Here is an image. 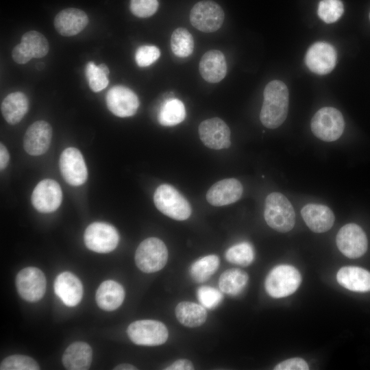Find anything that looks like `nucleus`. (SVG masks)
<instances>
[{
	"label": "nucleus",
	"instance_id": "obj_21",
	"mask_svg": "<svg viewBox=\"0 0 370 370\" xmlns=\"http://www.w3.org/2000/svg\"><path fill=\"white\" fill-rule=\"evenodd\" d=\"M87 14L77 8H66L60 11L54 19V27L64 36H72L81 32L87 25Z\"/></svg>",
	"mask_w": 370,
	"mask_h": 370
},
{
	"label": "nucleus",
	"instance_id": "obj_18",
	"mask_svg": "<svg viewBox=\"0 0 370 370\" xmlns=\"http://www.w3.org/2000/svg\"><path fill=\"white\" fill-rule=\"evenodd\" d=\"M243 188L236 179L227 178L214 184L206 193L208 202L214 206H223L237 201L242 196Z\"/></svg>",
	"mask_w": 370,
	"mask_h": 370
},
{
	"label": "nucleus",
	"instance_id": "obj_14",
	"mask_svg": "<svg viewBox=\"0 0 370 370\" xmlns=\"http://www.w3.org/2000/svg\"><path fill=\"white\" fill-rule=\"evenodd\" d=\"M62 199V189L53 180L45 179L34 188L31 201L34 207L39 212L49 213L56 210Z\"/></svg>",
	"mask_w": 370,
	"mask_h": 370
},
{
	"label": "nucleus",
	"instance_id": "obj_3",
	"mask_svg": "<svg viewBox=\"0 0 370 370\" xmlns=\"http://www.w3.org/2000/svg\"><path fill=\"white\" fill-rule=\"evenodd\" d=\"M153 201L159 211L173 219L184 221L191 214L187 199L170 184H161L156 188Z\"/></svg>",
	"mask_w": 370,
	"mask_h": 370
},
{
	"label": "nucleus",
	"instance_id": "obj_2",
	"mask_svg": "<svg viewBox=\"0 0 370 370\" xmlns=\"http://www.w3.org/2000/svg\"><path fill=\"white\" fill-rule=\"evenodd\" d=\"M264 217L269 227L282 233L291 230L295 223V214L292 204L283 194L278 192L267 195Z\"/></svg>",
	"mask_w": 370,
	"mask_h": 370
},
{
	"label": "nucleus",
	"instance_id": "obj_34",
	"mask_svg": "<svg viewBox=\"0 0 370 370\" xmlns=\"http://www.w3.org/2000/svg\"><path fill=\"white\" fill-rule=\"evenodd\" d=\"M225 256L229 262L246 267L252 262L254 251L250 243L242 242L230 247Z\"/></svg>",
	"mask_w": 370,
	"mask_h": 370
},
{
	"label": "nucleus",
	"instance_id": "obj_13",
	"mask_svg": "<svg viewBox=\"0 0 370 370\" xmlns=\"http://www.w3.org/2000/svg\"><path fill=\"white\" fill-rule=\"evenodd\" d=\"M337 54L334 47L325 42H317L311 45L305 56V63L313 73L325 75L330 73L336 66Z\"/></svg>",
	"mask_w": 370,
	"mask_h": 370
},
{
	"label": "nucleus",
	"instance_id": "obj_25",
	"mask_svg": "<svg viewBox=\"0 0 370 370\" xmlns=\"http://www.w3.org/2000/svg\"><path fill=\"white\" fill-rule=\"evenodd\" d=\"M95 298L99 308L112 311L122 304L125 298V291L118 282L106 280L99 286Z\"/></svg>",
	"mask_w": 370,
	"mask_h": 370
},
{
	"label": "nucleus",
	"instance_id": "obj_7",
	"mask_svg": "<svg viewBox=\"0 0 370 370\" xmlns=\"http://www.w3.org/2000/svg\"><path fill=\"white\" fill-rule=\"evenodd\" d=\"M127 332L131 341L138 345H160L164 344L169 336L168 330L163 323L151 319L132 323Z\"/></svg>",
	"mask_w": 370,
	"mask_h": 370
},
{
	"label": "nucleus",
	"instance_id": "obj_19",
	"mask_svg": "<svg viewBox=\"0 0 370 370\" xmlns=\"http://www.w3.org/2000/svg\"><path fill=\"white\" fill-rule=\"evenodd\" d=\"M56 294L67 306L77 305L83 295V286L79 278L70 272L59 274L54 282Z\"/></svg>",
	"mask_w": 370,
	"mask_h": 370
},
{
	"label": "nucleus",
	"instance_id": "obj_16",
	"mask_svg": "<svg viewBox=\"0 0 370 370\" xmlns=\"http://www.w3.org/2000/svg\"><path fill=\"white\" fill-rule=\"evenodd\" d=\"M106 105L109 110L119 117L132 116L136 114L139 100L137 95L130 88L115 86L106 94Z\"/></svg>",
	"mask_w": 370,
	"mask_h": 370
},
{
	"label": "nucleus",
	"instance_id": "obj_33",
	"mask_svg": "<svg viewBox=\"0 0 370 370\" xmlns=\"http://www.w3.org/2000/svg\"><path fill=\"white\" fill-rule=\"evenodd\" d=\"M21 42L29 50L33 58H40L49 51V43L46 38L40 32L34 30L24 34Z\"/></svg>",
	"mask_w": 370,
	"mask_h": 370
},
{
	"label": "nucleus",
	"instance_id": "obj_38",
	"mask_svg": "<svg viewBox=\"0 0 370 370\" xmlns=\"http://www.w3.org/2000/svg\"><path fill=\"white\" fill-rule=\"evenodd\" d=\"M158 8V0H130V10L134 15L138 17L151 16L156 13Z\"/></svg>",
	"mask_w": 370,
	"mask_h": 370
},
{
	"label": "nucleus",
	"instance_id": "obj_45",
	"mask_svg": "<svg viewBox=\"0 0 370 370\" xmlns=\"http://www.w3.org/2000/svg\"><path fill=\"white\" fill-rule=\"evenodd\" d=\"M369 20H370V12H369Z\"/></svg>",
	"mask_w": 370,
	"mask_h": 370
},
{
	"label": "nucleus",
	"instance_id": "obj_36",
	"mask_svg": "<svg viewBox=\"0 0 370 370\" xmlns=\"http://www.w3.org/2000/svg\"><path fill=\"white\" fill-rule=\"evenodd\" d=\"M39 365L35 360L27 356H10L1 362V370H38Z\"/></svg>",
	"mask_w": 370,
	"mask_h": 370
},
{
	"label": "nucleus",
	"instance_id": "obj_9",
	"mask_svg": "<svg viewBox=\"0 0 370 370\" xmlns=\"http://www.w3.org/2000/svg\"><path fill=\"white\" fill-rule=\"evenodd\" d=\"M119 241L116 228L106 223L95 222L89 225L84 232L86 247L95 252L108 253L114 250Z\"/></svg>",
	"mask_w": 370,
	"mask_h": 370
},
{
	"label": "nucleus",
	"instance_id": "obj_31",
	"mask_svg": "<svg viewBox=\"0 0 370 370\" xmlns=\"http://www.w3.org/2000/svg\"><path fill=\"white\" fill-rule=\"evenodd\" d=\"M171 48L178 57L189 56L194 49V40L191 34L183 27L175 29L171 37Z\"/></svg>",
	"mask_w": 370,
	"mask_h": 370
},
{
	"label": "nucleus",
	"instance_id": "obj_15",
	"mask_svg": "<svg viewBox=\"0 0 370 370\" xmlns=\"http://www.w3.org/2000/svg\"><path fill=\"white\" fill-rule=\"evenodd\" d=\"M198 132L201 140L208 148L227 149L231 145L230 128L220 118L214 117L202 121Z\"/></svg>",
	"mask_w": 370,
	"mask_h": 370
},
{
	"label": "nucleus",
	"instance_id": "obj_30",
	"mask_svg": "<svg viewBox=\"0 0 370 370\" xmlns=\"http://www.w3.org/2000/svg\"><path fill=\"white\" fill-rule=\"evenodd\" d=\"M219 258L216 255H208L194 262L190 267L192 279L201 283L208 280L217 270Z\"/></svg>",
	"mask_w": 370,
	"mask_h": 370
},
{
	"label": "nucleus",
	"instance_id": "obj_40",
	"mask_svg": "<svg viewBox=\"0 0 370 370\" xmlns=\"http://www.w3.org/2000/svg\"><path fill=\"white\" fill-rule=\"evenodd\" d=\"M275 370H308L307 362L301 358H292L278 364Z\"/></svg>",
	"mask_w": 370,
	"mask_h": 370
},
{
	"label": "nucleus",
	"instance_id": "obj_23",
	"mask_svg": "<svg viewBox=\"0 0 370 370\" xmlns=\"http://www.w3.org/2000/svg\"><path fill=\"white\" fill-rule=\"evenodd\" d=\"M337 282L344 288L354 292L370 291V272L358 267L341 268L336 275Z\"/></svg>",
	"mask_w": 370,
	"mask_h": 370
},
{
	"label": "nucleus",
	"instance_id": "obj_8",
	"mask_svg": "<svg viewBox=\"0 0 370 370\" xmlns=\"http://www.w3.org/2000/svg\"><path fill=\"white\" fill-rule=\"evenodd\" d=\"M224 20V12L216 2L204 0L197 2L190 12V21L198 30L210 33L218 30Z\"/></svg>",
	"mask_w": 370,
	"mask_h": 370
},
{
	"label": "nucleus",
	"instance_id": "obj_35",
	"mask_svg": "<svg viewBox=\"0 0 370 370\" xmlns=\"http://www.w3.org/2000/svg\"><path fill=\"white\" fill-rule=\"evenodd\" d=\"M344 12V6L341 0H321L318 5L317 14L326 23L338 21Z\"/></svg>",
	"mask_w": 370,
	"mask_h": 370
},
{
	"label": "nucleus",
	"instance_id": "obj_37",
	"mask_svg": "<svg viewBox=\"0 0 370 370\" xmlns=\"http://www.w3.org/2000/svg\"><path fill=\"white\" fill-rule=\"evenodd\" d=\"M197 296L201 305L208 309L214 308L223 299L221 291L207 286L199 287L197 291Z\"/></svg>",
	"mask_w": 370,
	"mask_h": 370
},
{
	"label": "nucleus",
	"instance_id": "obj_32",
	"mask_svg": "<svg viewBox=\"0 0 370 370\" xmlns=\"http://www.w3.org/2000/svg\"><path fill=\"white\" fill-rule=\"evenodd\" d=\"M109 69L105 64L97 66L93 62H89L86 66L85 75L90 89L95 92L104 89L108 84V75Z\"/></svg>",
	"mask_w": 370,
	"mask_h": 370
},
{
	"label": "nucleus",
	"instance_id": "obj_6",
	"mask_svg": "<svg viewBox=\"0 0 370 370\" xmlns=\"http://www.w3.org/2000/svg\"><path fill=\"white\" fill-rule=\"evenodd\" d=\"M310 126L316 137L325 142H332L342 135L345 121L339 110L332 107H324L314 114Z\"/></svg>",
	"mask_w": 370,
	"mask_h": 370
},
{
	"label": "nucleus",
	"instance_id": "obj_17",
	"mask_svg": "<svg viewBox=\"0 0 370 370\" xmlns=\"http://www.w3.org/2000/svg\"><path fill=\"white\" fill-rule=\"evenodd\" d=\"M52 138L51 125L45 121L33 123L27 130L23 140L24 149L31 156H40L49 149Z\"/></svg>",
	"mask_w": 370,
	"mask_h": 370
},
{
	"label": "nucleus",
	"instance_id": "obj_12",
	"mask_svg": "<svg viewBox=\"0 0 370 370\" xmlns=\"http://www.w3.org/2000/svg\"><path fill=\"white\" fill-rule=\"evenodd\" d=\"M59 166L63 178L70 185L77 186L86 182L88 171L84 158L77 149H65L60 155Z\"/></svg>",
	"mask_w": 370,
	"mask_h": 370
},
{
	"label": "nucleus",
	"instance_id": "obj_29",
	"mask_svg": "<svg viewBox=\"0 0 370 370\" xmlns=\"http://www.w3.org/2000/svg\"><path fill=\"white\" fill-rule=\"evenodd\" d=\"M186 117L184 103L178 99H166L161 106L158 115L160 123L164 126H173L182 122Z\"/></svg>",
	"mask_w": 370,
	"mask_h": 370
},
{
	"label": "nucleus",
	"instance_id": "obj_1",
	"mask_svg": "<svg viewBox=\"0 0 370 370\" xmlns=\"http://www.w3.org/2000/svg\"><path fill=\"white\" fill-rule=\"evenodd\" d=\"M263 97L260 121L264 127L275 129L284 122L288 114V88L282 81L273 80L266 85Z\"/></svg>",
	"mask_w": 370,
	"mask_h": 370
},
{
	"label": "nucleus",
	"instance_id": "obj_42",
	"mask_svg": "<svg viewBox=\"0 0 370 370\" xmlns=\"http://www.w3.org/2000/svg\"><path fill=\"white\" fill-rule=\"evenodd\" d=\"M193 365L192 362L186 359H180L171 365L168 366L164 369L166 370H191L193 369Z\"/></svg>",
	"mask_w": 370,
	"mask_h": 370
},
{
	"label": "nucleus",
	"instance_id": "obj_27",
	"mask_svg": "<svg viewBox=\"0 0 370 370\" xmlns=\"http://www.w3.org/2000/svg\"><path fill=\"white\" fill-rule=\"evenodd\" d=\"M177 320L188 328H195L202 325L207 318V312L202 305L191 301L179 303L175 310Z\"/></svg>",
	"mask_w": 370,
	"mask_h": 370
},
{
	"label": "nucleus",
	"instance_id": "obj_26",
	"mask_svg": "<svg viewBox=\"0 0 370 370\" xmlns=\"http://www.w3.org/2000/svg\"><path fill=\"white\" fill-rule=\"evenodd\" d=\"M29 102L21 92L8 95L3 100L1 110L5 120L11 125L19 123L28 110Z\"/></svg>",
	"mask_w": 370,
	"mask_h": 370
},
{
	"label": "nucleus",
	"instance_id": "obj_4",
	"mask_svg": "<svg viewBox=\"0 0 370 370\" xmlns=\"http://www.w3.org/2000/svg\"><path fill=\"white\" fill-rule=\"evenodd\" d=\"M301 282V275L295 267L288 264H280L269 273L264 286L271 297L282 298L295 293Z\"/></svg>",
	"mask_w": 370,
	"mask_h": 370
},
{
	"label": "nucleus",
	"instance_id": "obj_11",
	"mask_svg": "<svg viewBox=\"0 0 370 370\" xmlns=\"http://www.w3.org/2000/svg\"><path fill=\"white\" fill-rule=\"evenodd\" d=\"M17 291L21 297L28 301H37L45 295L46 278L43 272L36 267H26L16 278Z\"/></svg>",
	"mask_w": 370,
	"mask_h": 370
},
{
	"label": "nucleus",
	"instance_id": "obj_20",
	"mask_svg": "<svg viewBox=\"0 0 370 370\" xmlns=\"http://www.w3.org/2000/svg\"><path fill=\"white\" fill-rule=\"evenodd\" d=\"M301 214L306 225L316 233L328 231L334 222L332 210L322 204H306L302 208Z\"/></svg>",
	"mask_w": 370,
	"mask_h": 370
},
{
	"label": "nucleus",
	"instance_id": "obj_28",
	"mask_svg": "<svg viewBox=\"0 0 370 370\" xmlns=\"http://www.w3.org/2000/svg\"><path fill=\"white\" fill-rule=\"evenodd\" d=\"M248 280L249 277L245 271L239 269H230L221 275L219 286L223 293L237 295L243 291Z\"/></svg>",
	"mask_w": 370,
	"mask_h": 370
},
{
	"label": "nucleus",
	"instance_id": "obj_10",
	"mask_svg": "<svg viewBox=\"0 0 370 370\" xmlns=\"http://www.w3.org/2000/svg\"><path fill=\"white\" fill-rule=\"evenodd\" d=\"M336 245L341 252L349 258L362 256L367 250V238L363 230L357 224L348 223L338 231Z\"/></svg>",
	"mask_w": 370,
	"mask_h": 370
},
{
	"label": "nucleus",
	"instance_id": "obj_5",
	"mask_svg": "<svg viewBox=\"0 0 370 370\" xmlns=\"http://www.w3.org/2000/svg\"><path fill=\"white\" fill-rule=\"evenodd\" d=\"M167 260L168 250L165 244L156 237L147 238L142 241L135 253L136 266L147 273L161 270Z\"/></svg>",
	"mask_w": 370,
	"mask_h": 370
},
{
	"label": "nucleus",
	"instance_id": "obj_22",
	"mask_svg": "<svg viewBox=\"0 0 370 370\" xmlns=\"http://www.w3.org/2000/svg\"><path fill=\"white\" fill-rule=\"evenodd\" d=\"M199 69L206 82H219L227 73V63L223 53L215 49L206 52L201 58Z\"/></svg>",
	"mask_w": 370,
	"mask_h": 370
},
{
	"label": "nucleus",
	"instance_id": "obj_24",
	"mask_svg": "<svg viewBox=\"0 0 370 370\" xmlns=\"http://www.w3.org/2000/svg\"><path fill=\"white\" fill-rule=\"evenodd\" d=\"M92 355V349L88 344L77 341L66 349L62 356V362L69 370H86L90 366Z\"/></svg>",
	"mask_w": 370,
	"mask_h": 370
},
{
	"label": "nucleus",
	"instance_id": "obj_41",
	"mask_svg": "<svg viewBox=\"0 0 370 370\" xmlns=\"http://www.w3.org/2000/svg\"><path fill=\"white\" fill-rule=\"evenodd\" d=\"M12 56L14 62L20 64H26L33 58L29 50L21 42L14 47Z\"/></svg>",
	"mask_w": 370,
	"mask_h": 370
},
{
	"label": "nucleus",
	"instance_id": "obj_44",
	"mask_svg": "<svg viewBox=\"0 0 370 370\" xmlns=\"http://www.w3.org/2000/svg\"><path fill=\"white\" fill-rule=\"evenodd\" d=\"M114 369L115 370H134L137 369L134 366L127 364V363H122L119 365H117Z\"/></svg>",
	"mask_w": 370,
	"mask_h": 370
},
{
	"label": "nucleus",
	"instance_id": "obj_43",
	"mask_svg": "<svg viewBox=\"0 0 370 370\" xmlns=\"http://www.w3.org/2000/svg\"><path fill=\"white\" fill-rule=\"evenodd\" d=\"M9 162V153L6 147L2 143L0 144V169L3 170Z\"/></svg>",
	"mask_w": 370,
	"mask_h": 370
},
{
	"label": "nucleus",
	"instance_id": "obj_39",
	"mask_svg": "<svg viewBox=\"0 0 370 370\" xmlns=\"http://www.w3.org/2000/svg\"><path fill=\"white\" fill-rule=\"evenodd\" d=\"M159 49L153 45L141 46L136 51L135 60L141 67L148 66L155 62L160 57Z\"/></svg>",
	"mask_w": 370,
	"mask_h": 370
}]
</instances>
